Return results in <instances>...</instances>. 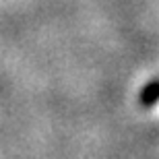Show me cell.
<instances>
[{
  "mask_svg": "<svg viewBox=\"0 0 159 159\" xmlns=\"http://www.w3.org/2000/svg\"><path fill=\"white\" fill-rule=\"evenodd\" d=\"M157 89H159V79L157 77H153L147 85H143V89L139 91V106L143 110H151L157 103V97H159Z\"/></svg>",
  "mask_w": 159,
  "mask_h": 159,
  "instance_id": "cell-1",
  "label": "cell"
}]
</instances>
